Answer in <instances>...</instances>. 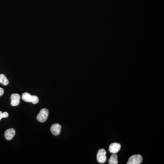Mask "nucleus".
I'll list each match as a JSON object with an SVG mask.
<instances>
[{
    "label": "nucleus",
    "instance_id": "f257e3e1",
    "mask_svg": "<svg viewBox=\"0 0 164 164\" xmlns=\"http://www.w3.org/2000/svg\"><path fill=\"white\" fill-rule=\"evenodd\" d=\"M23 100L27 102L32 103L33 104H37L39 102V98L36 95H31L28 92H24L22 95Z\"/></svg>",
    "mask_w": 164,
    "mask_h": 164
},
{
    "label": "nucleus",
    "instance_id": "f03ea898",
    "mask_svg": "<svg viewBox=\"0 0 164 164\" xmlns=\"http://www.w3.org/2000/svg\"><path fill=\"white\" fill-rule=\"evenodd\" d=\"M49 114V110L47 109H43L41 110L39 113L37 115V119L40 122H44L47 119Z\"/></svg>",
    "mask_w": 164,
    "mask_h": 164
},
{
    "label": "nucleus",
    "instance_id": "7ed1b4c3",
    "mask_svg": "<svg viewBox=\"0 0 164 164\" xmlns=\"http://www.w3.org/2000/svg\"><path fill=\"white\" fill-rule=\"evenodd\" d=\"M143 161V157L140 155H133L129 157L127 164H140Z\"/></svg>",
    "mask_w": 164,
    "mask_h": 164
},
{
    "label": "nucleus",
    "instance_id": "20e7f679",
    "mask_svg": "<svg viewBox=\"0 0 164 164\" xmlns=\"http://www.w3.org/2000/svg\"><path fill=\"white\" fill-rule=\"evenodd\" d=\"M106 152L104 149H101L98 150L97 155V159L98 161L100 163H104L107 161V157L106 156Z\"/></svg>",
    "mask_w": 164,
    "mask_h": 164
},
{
    "label": "nucleus",
    "instance_id": "39448f33",
    "mask_svg": "<svg viewBox=\"0 0 164 164\" xmlns=\"http://www.w3.org/2000/svg\"><path fill=\"white\" fill-rule=\"evenodd\" d=\"M11 105L12 106H16L20 104V96L18 94H13L11 95Z\"/></svg>",
    "mask_w": 164,
    "mask_h": 164
},
{
    "label": "nucleus",
    "instance_id": "423d86ee",
    "mask_svg": "<svg viewBox=\"0 0 164 164\" xmlns=\"http://www.w3.org/2000/svg\"><path fill=\"white\" fill-rule=\"evenodd\" d=\"M121 148L120 144L113 143L111 144L109 146V151L112 154H116L119 152Z\"/></svg>",
    "mask_w": 164,
    "mask_h": 164
},
{
    "label": "nucleus",
    "instance_id": "0eeeda50",
    "mask_svg": "<svg viewBox=\"0 0 164 164\" xmlns=\"http://www.w3.org/2000/svg\"><path fill=\"white\" fill-rule=\"evenodd\" d=\"M51 132L53 135H57L60 134L61 126L59 124H54L52 125L51 127Z\"/></svg>",
    "mask_w": 164,
    "mask_h": 164
},
{
    "label": "nucleus",
    "instance_id": "6e6552de",
    "mask_svg": "<svg viewBox=\"0 0 164 164\" xmlns=\"http://www.w3.org/2000/svg\"><path fill=\"white\" fill-rule=\"evenodd\" d=\"M15 133H16V131L14 129L10 128L7 129L5 131V134H4L5 138L8 140H10L14 137Z\"/></svg>",
    "mask_w": 164,
    "mask_h": 164
},
{
    "label": "nucleus",
    "instance_id": "1a4fd4ad",
    "mask_svg": "<svg viewBox=\"0 0 164 164\" xmlns=\"http://www.w3.org/2000/svg\"><path fill=\"white\" fill-rule=\"evenodd\" d=\"M110 164H118V155L116 154H113L110 156L109 160Z\"/></svg>",
    "mask_w": 164,
    "mask_h": 164
},
{
    "label": "nucleus",
    "instance_id": "9d476101",
    "mask_svg": "<svg viewBox=\"0 0 164 164\" xmlns=\"http://www.w3.org/2000/svg\"><path fill=\"white\" fill-rule=\"evenodd\" d=\"M9 80L4 74H0V83L6 86L9 84Z\"/></svg>",
    "mask_w": 164,
    "mask_h": 164
},
{
    "label": "nucleus",
    "instance_id": "9b49d317",
    "mask_svg": "<svg viewBox=\"0 0 164 164\" xmlns=\"http://www.w3.org/2000/svg\"><path fill=\"white\" fill-rule=\"evenodd\" d=\"M8 115H9V114H8V113L7 112H4V113H3V114H2V117H3V118H7Z\"/></svg>",
    "mask_w": 164,
    "mask_h": 164
},
{
    "label": "nucleus",
    "instance_id": "f8f14e48",
    "mask_svg": "<svg viewBox=\"0 0 164 164\" xmlns=\"http://www.w3.org/2000/svg\"><path fill=\"white\" fill-rule=\"evenodd\" d=\"M4 92V90L2 88H0V97L3 94Z\"/></svg>",
    "mask_w": 164,
    "mask_h": 164
},
{
    "label": "nucleus",
    "instance_id": "ddd939ff",
    "mask_svg": "<svg viewBox=\"0 0 164 164\" xmlns=\"http://www.w3.org/2000/svg\"><path fill=\"white\" fill-rule=\"evenodd\" d=\"M2 114H3V112L0 111V120H1V119L3 118V117H2Z\"/></svg>",
    "mask_w": 164,
    "mask_h": 164
}]
</instances>
